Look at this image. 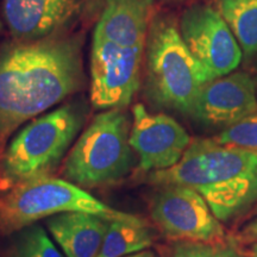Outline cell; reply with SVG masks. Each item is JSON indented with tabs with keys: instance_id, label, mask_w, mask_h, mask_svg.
Masks as SVG:
<instances>
[{
	"instance_id": "cell-22",
	"label": "cell",
	"mask_w": 257,
	"mask_h": 257,
	"mask_svg": "<svg viewBox=\"0 0 257 257\" xmlns=\"http://www.w3.org/2000/svg\"><path fill=\"white\" fill-rule=\"evenodd\" d=\"M250 256H251V257H257V243L253 244L251 250H250Z\"/></svg>"
},
{
	"instance_id": "cell-11",
	"label": "cell",
	"mask_w": 257,
	"mask_h": 257,
	"mask_svg": "<svg viewBox=\"0 0 257 257\" xmlns=\"http://www.w3.org/2000/svg\"><path fill=\"white\" fill-rule=\"evenodd\" d=\"M257 111L255 79L243 72L231 73L205 85L189 115L207 127L226 128Z\"/></svg>"
},
{
	"instance_id": "cell-12",
	"label": "cell",
	"mask_w": 257,
	"mask_h": 257,
	"mask_svg": "<svg viewBox=\"0 0 257 257\" xmlns=\"http://www.w3.org/2000/svg\"><path fill=\"white\" fill-rule=\"evenodd\" d=\"M82 0H4L3 12L9 30L17 41L49 37L72 19Z\"/></svg>"
},
{
	"instance_id": "cell-2",
	"label": "cell",
	"mask_w": 257,
	"mask_h": 257,
	"mask_svg": "<svg viewBox=\"0 0 257 257\" xmlns=\"http://www.w3.org/2000/svg\"><path fill=\"white\" fill-rule=\"evenodd\" d=\"M149 181L194 189L218 219L227 221L257 200V154L214 138L194 140L174 167L152 172Z\"/></svg>"
},
{
	"instance_id": "cell-5",
	"label": "cell",
	"mask_w": 257,
	"mask_h": 257,
	"mask_svg": "<svg viewBox=\"0 0 257 257\" xmlns=\"http://www.w3.org/2000/svg\"><path fill=\"white\" fill-rule=\"evenodd\" d=\"M130 131L128 115L121 108L96 114L67 156L64 179L92 188L125 178L135 162Z\"/></svg>"
},
{
	"instance_id": "cell-15",
	"label": "cell",
	"mask_w": 257,
	"mask_h": 257,
	"mask_svg": "<svg viewBox=\"0 0 257 257\" xmlns=\"http://www.w3.org/2000/svg\"><path fill=\"white\" fill-rule=\"evenodd\" d=\"M155 242V231L142 217L126 213L107 219L98 257H126L144 251Z\"/></svg>"
},
{
	"instance_id": "cell-7",
	"label": "cell",
	"mask_w": 257,
	"mask_h": 257,
	"mask_svg": "<svg viewBox=\"0 0 257 257\" xmlns=\"http://www.w3.org/2000/svg\"><path fill=\"white\" fill-rule=\"evenodd\" d=\"M159 187L150 214L165 236L182 242L216 243L223 239L220 220L198 192L181 185Z\"/></svg>"
},
{
	"instance_id": "cell-24",
	"label": "cell",
	"mask_w": 257,
	"mask_h": 257,
	"mask_svg": "<svg viewBox=\"0 0 257 257\" xmlns=\"http://www.w3.org/2000/svg\"><path fill=\"white\" fill-rule=\"evenodd\" d=\"M2 28H3V25H2V22H0V30H2Z\"/></svg>"
},
{
	"instance_id": "cell-25",
	"label": "cell",
	"mask_w": 257,
	"mask_h": 257,
	"mask_svg": "<svg viewBox=\"0 0 257 257\" xmlns=\"http://www.w3.org/2000/svg\"><path fill=\"white\" fill-rule=\"evenodd\" d=\"M255 212H257V205H256V207H255Z\"/></svg>"
},
{
	"instance_id": "cell-17",
	"label": "cell",
	"mask_w": 257,
	"mask_h": 257,
	"mask_svg": "<svg viewBox=\"0 0 257 257\" xmlns=\"http://www.w3.org/2000/svg\"><path fill=\"white\" fill-rule=\"evenodd\" d=\"M9 257H66L40 224L19 230Z\"/></svg>"
},
{
	"instance_id": "cell-9",
	"label": "cell",
	"mask_w": 257,
	"mask_h": 257,
	"mask_svg": "<svg viewBox=\"0 0 257 257\" xmlns=\"http://www.w3.org/2000/svg\"><path fill=\"white\" fill-rule=\"evenodd\" d=\"M180 34L212 81L233 73L243 51L219 11L210 5L188 8L180 18Z\"/></svg>"
},
{
	"instance_id": "cell-3",
	"label": "cell",
	"mask_w": 257,
	"mask_h": 257,
	"mask_svg": "<svg viewBox=\"0 0 257 257\" xmlns=\"http://www.w3.org/2000/svg\"><path fill=\"white\" fill-rule=\"evenodd\" d=\"M86 112L83 102L70 101L22 128L0 160V194L49 176L83 126Z\"/></svg>"
},
{
	"instance_id": "cell-18",
	"label": "cell",
	"mask_w": 257,
	"mask_h": 257,
	"mask_svg": "<svg viewBox=\"0 0 257 257\" xmlns=\"http://www.w3.org/2000/svg\"><path fill=\"white\" fill-rule=\"evenodd\" d=\"M214 140L221 144H230L257 154V111L239 123L224 128Z\"/></svg>"
},
{
	"instance_id": "cell-1",
	"label": "cell",
	"mask_w": 257,
	"mask_h": 257,
	"mask_svg": "<svg viewBox=\"0 0 257 257\" xmlns=\"http://www.w3.org/2000/svg\"><path fill=\"white\" fill-rule=\"evenodd\" d=\"M81 44L72 37L16 42L0 51V149L16 128L78 92Z\"/></svg>"
},
{
	"instance_id": "cell-20",
	"label": "cell",
	"mask_w": 257,
	"mask_h": 257,
	"mask_svg": "<svg viewBox=\"0 0 257 257\" xmlns=\"http://www.w3.org/2000/svg\"><path fill=\"white\" fill-rule=\"evenodd\" d=\"M242 236L244 240L257 243V218L244 227Z\"/></svg>"
},
{
	"instance_id": "cell-13",
	"label": "cell",
	"mask_w": 257,
	"mask_h": 257,
	"mask_svg": "<svg viewBox=\"0 0 257 257\" xmlns=\"http://www.w3.org/2000/svg\"><path fill=\"white\" fill-rule=\"evenodd\" d=\"M150 0H106L93 36L124 48L146 49Z\"/></svg>"
},
{
	"instance_id": "cell-6",
	"label": "cell",
	"mask_w": 257,
	"mask_h": 257,
	"mask_svg": "<svg viewBox=\"0 0 257 257\" xmlns=\"http://www.w3.org/2000/svg\"><path fill=\"white\" fill-rule=\"evenodd\" d=\"M66 212H85L107 219L126 214L68 180L49 175L17 185L0 197V233H12Z\"/></svg>"
},
{
	"instance_id": "cell-10",
	"label": "cell",
	"mask_w": 257,
	"mask_h": 257,
	"mask_svg": "<svg viewBox=\"0 0 257 257\" xmlns=\"http://www.w3.org/2000/svg\"><path fill=\"white\" fill-rule=\"evenodd\" d=\"M130 142L140 157V169L157 172L174 167L191 144V137L174 118L150 113L142 104L133 108Z\"/></svg>"
},
{
	"instance_id": "cell-4",
	"label": "cell",
	"mask_w": 257,
	"mask_h": 257,
	"mask_svg": "<svg viewBox=\"0 0 257 257\" xmlns=\"http://www.w3.org/2000/svg\"><path fill=\"white\" fill-rule=\"evenodd\" d=\"M144 56L148 98L160 107L189 115L199 93L212 80L173 22L154 19L148 31Z\"/></svg>"
},
{
	"instance_id": "cell-16",
	"label": "cell",
	"mask_w": 257,
	"mask_h": 257,
	"mask_svg": "<svg viewBox=\"0 0 257 257\" xmlns=\"http://www.w3.org/2000/svg\"><path fill=\"white\" fill-rule=\"evenodd\" d=\"M238 42L243 56L257 54V0H219L218 9Z\"/></svg>"
},
{
	"instance_id": "cell-19",
	"label": "cell",
	"mask_w": 257,
	"mask_h": 257,
	"mask_svg": "<svg viewBox=\"0 0 257 257\" xmlns=\"http://www.w3.org/2000/svg\"><path fill=\"white\" fill-rule=\"evenodd\" d=\"M170 257H243L233 248L220 242H180L173 249Z\"/></svg>"
},
{
	"instance_id": "cell-21",
	"label": "cell",
	"mask_w": 257,
	"mask_h": 257,
	"mask_svg": "<svg viewBox=\"0 0 257 257\" xmlns=\"http://www.w3.org/2000/svg\"><path fill=\"white\" fill-rule=\"evenodd\" d=\"M126 257H156V255L153 251H150V250H144V251L134 253V255H130Z\"/></svg>"
},
{
	"instance_id": "cell-8",
	"label": "cell",
	"mask_w": 257,
	"mask_h": 257,
	"mask_svg": "<svg viewBox=\"0 0 257 257\" xmlns=\"http://www.w3.org/2000/svg\"><path fill=\"white\" fill-rule=\"evenodd\" d=\"M146 49L124 48L93 36L91 102L102 111L126 107L140 89Z\"/></svg>"
},
{
	"instance_id": "cell-23",
	"label": "cell",
	"mask_w": 257,
	"mask_h": 257,
	"mask_svg": "<svg viewBox=\"0 0 257 257\" xmlns=\"http://www.w3.org/2000/svg\"><path fill=\"white\" fill-rule=\"evenodd\" d=\"M255 85H256V91H257V76L255 78Z\"/></svg>"
},
{
	"instance_id": "cell-14",
	"label": "cell",
	"mask_w": 257,
	"mask_h": 257,
	"mask_svg": "<svg viewBox=\"0 0 257 257\" xmlns=\"http://www.w3.org/2000/svg\"><path fill=\"white\" fill-rule=\"evenodd\" d=\"M46 225L66 257H98L107 218L85 212H66L47 218Z\"/></svg>"
}]
</instances>
